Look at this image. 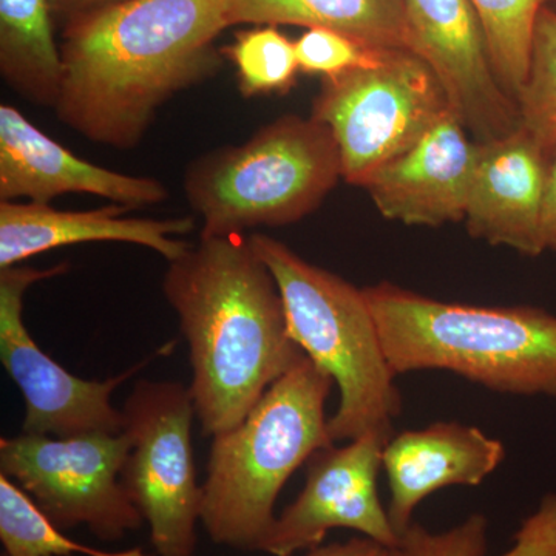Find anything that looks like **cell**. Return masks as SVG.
<instances>
[{"label":"cell","mask_w":556,"mask_h":556,"mask_svg":"<svg viewBox=\"0 0 556 556\" xmlns=\"http://www.w3.org/2000/svg\"><path fill=\"white\" fill-rule=\"evenodd\" d=\"M226 27L228 0H121L78 14L61 50L58 118L98 144L134 149L160 108L217 72Z\"/></svg>","instance_id":"1"},{"label":"cell","mask_w":556,"mask_h":556,"mask_svg":"<svg viewBox=\"0 0 556 556\" xmlns=\"http://www.w3.org/2000/svg\"><path fill=\"white\" fill-rule=\"evenodd\" d=\"M163 291L188 340L189 390L204 437L239 426L306 356L289 334L276 278L243 233L200 237L169 263Z\"/></svg>","instance_id":"2"},{"label":"cell","mask_w":556,"mask_h":556,"mask_svg":"<svg viewBox=\"0 0 556 556\" xmlns=\"http://www.w3.org/2000/svg\"><path fill=\"white\" fill-rule=\"evenodd\" d=\"M364 292L394 375L448 371L496 393L556 397L555 314L441 302L391 283Z\"/></svg>","instance_id":"3"},{"label":"cell","mask_w":556,"mask_h":556,"mask_svg":"<svg viewBox=\"0 0 556 556\" xmlns=\"http://www.w3.org/2000/svg\"><path fill=\"white\" fill-rule=\"evenodd\" d=\"M334 379L308 356L268 388L248 416L212 441L201 525L219 546L260 552L288 479L336 444L325 405Z\"/></svg>","instance_id":"4"},{"label":"cell","mask_w":556,"mask_h":556,"mask_svg":"<svg viewBox=\"0 0 556 556\" xmlns=\"http://www.w3.org/2000/svg\"><path fill=\"white\" fill-rule=\"evenodd\" d=\"M249 243L276 278L292 340L339 387V407L328 419L332 441L393 437L402 396L364 289L268 236L254 233Z\"/></svg>","instance_id":"5"},{"label":"cell","mask_w":556,"mask_h":556,"mask_svg":"<svg viewBox=\"0 0 556 556\" xmlns=\"http://www.w3.org/2000/svg\"><path fill=\"white\" fill-rule=\"evenodd\" d=\"M343 178L334 135L320 121L281 116L249 141L214 150L190 164V207L201 237L244 233L305 218Z\"/></svg>","instance_id":"6"},{"label":"cell","mask_w":556,"mask_h":556,"mask_svg":"<svg viewBox=\"0 0 556 556\" xmlns=\"http://www.w3.org/2000/svg\"><path fill=\"white\" fill-rule=\"evenodd\" d=\"M450 110L433 70L412 51L390 50L375 67L324 78L311 116L334 135L343 179L365 188Z\"/></svg>","instance_id":"7"},{"label":"cell","mask_w":556,"mask_h":556,"mask_svg":"<svg viewBox=\"0 0 556 556\" xmlns=\"http://www.w3.org/2000/svg\"><path fill=\"white\" fill-rule=\"evenodd\" d=\"M130 450L121 484L148 522L159 556H195L203 485L197 479L189 387L139 380L121 409Z\"/></svg>","instance_id":"8"},{"label":"cell","mask_w":556,"mask_h":556,"mask_svg":"<svg viewBox=\"0 0 556 556\" xmlns=\"http://www.w3.org/2000/svg\"><path fill=\"white\" fill-rule=\"evenodd\" d=\"M129 437L0 439V473L20 485L58 529L86 526L98 540H123L144 525L121 484Z\"/></svg>","instance_id":"9"},{"label":"cell","mask_w":556,"mask_h":556,"mask_svg":"<svg viewBox=\"0 0 556 556\" xmlns=\"http://www.w3.org/2000/svg\"><path fill=\"white\" fill-rule=\"evenodd\" d=\"M67 270V263L49 269H0V361L25 399L22 433L61 439L121 434L123 412L113 407L112 394L152 357L115 378L79 379L40 350L22 317L25 291Z\"/></svg>","instance_id":"10"},{"label":"cell","mask_w":556,"mask_h":556,"mask_svg":"<svg viewBox=\"0 0 556 556\" xmlns=\"http://www.w3.org/2000/svg\"><path fill=\"white\" fill-rule=\"evenodd\" d=\"M393 437L365 434L343 447L332 444L314 453L306 463L305 486L277 517L260 552L292 556L311 551L332 529L356 530L383 546L399 547L401 536L378 492L383 448Z\"/></svg>","instance_id":"11"},{"label":"cell","mask_w":556,"mask_h":556,"mask_svg":"<svg viewBox=\"0 0 556 556\" xmlns=\"http://www.w3.org/2000/svg\"><path fill=\"white\" fill-rule=\"evenodd\" d=\"M408 51L441 83L452 112L479 144L521 129L518 102L493 70L471 0H404Z\"/></svg>","instance_id":"12"},{"label":"cell","mask_w":556,"mask_h":556,"mask_svg":"<svg viewBox=\"0 0 556 556\" xmlns=\"http://www.w3.org/2000/svg\"><path fill=\"white\" fill-rule=\"evenodd\" d=\"M450 110L412 148L368 179L380 214L408 226H437L466 218L479 144Z\"/></svg>","instance_id":"13"},{"label":"cell","mask_w":556,"mask_h":556,"mask_svg":"<svg viewBox=\"0 0 556 556\" xmlns=\"http://www.w3.org/2000/svg\"><path fill=\"white\" fill-rule=\"evenodd\" d=\"M64 193H90L130 208L159 204V179L104 169L73 155L10 104L0 105V201L50 204Z\"/></svg>","instance_id":"14"},{"label":"cell","mask_w":556,"mask_h":556,"mask_svg":"<svg viewBox=\"0 0 556 556\" xmlns=\"http://www.w3.org/2000/svg\"><path fill=\"white\" fill-rule=\"evenodd\" d=\"M547 156L548 150L525 127L479 144L464 218L471 237L515 249L527 257L546 252L541 215Z\"/></svg>","instance_id":"15"},{"label":"cell","mask_w":556,"mask_h":556,"mask_svg":"<svg viewBox=\"0 0 556 556\" xmlns=\"http://www.w3.org/2000/svg\"><path fill=\"white\" fill-rule=\"evenodd\" d=\"M506 459L503 442L481 428L434 422L394 434L382 468L390 489L388 517L399 536L412 526L417 506L445 486L482 484Z\"/></svg>","instance_id":"16"},{"label":"cell","mask_w":556,"mask_h":556,"mask_svg":"<svg viewBox=\"0 0 556 556\" xmlns=\"http://www.w3.org/2000/svg\"><path fill=\"white\" fill-rule=\"evenodd\" d=\"M121 204L94 211H58L50 204L0 201V269L51 249L94 241H121L152 249L167 262L181 258L192 244L177 236L195 230V219L127 218Z\"/></svg>","instance_id":"17"},{"label":"cell","mask_w":556,"mask_h":556,"mask_svg":"<svg viewBox=\"0 0 556 556\" xmlns=\"http://www.w3.org/2000/svg\"><path fill=\"white\" fill-rule=\"evenodd\" d=\"M228 22L329 28L375 49L408 50L404 0H228Z\"/></svg>","instance_id":"18"},{"label":"cell","mask_w":556,"mask_h":556,"mask_svg":"<svg viewBox=\"0 0 556 556\" xmlns=\"http://www.w3.org/2000/svg\"><path fill=\"white\" fill-rule=\"evenodd\" d=\"M50 0H0V72L25 100L54 108L64 62L54 42Z\"/></svg>","instance_id":"19"},{"label":"cell","mask_w":556,"mask_h":556,"mask_svg":"<svg viewBox=\"0 0 556 556\" xmlns=\"http://www.w3.org/2000/svg\"><path fill=\"white\" fill-rule=\"evenodd\" d=\"M551 0H471L490 60L504 90L518 102L529 76L538 17Z\"/></svg>","instance_id":"20"},{"label":"cell","mask_w":556,"mask_h":556,"mask_svg":"<svg viewBox=\"0 0 556 556\" xmlns=\"http://www.w3.org/2000/svg\"><path fill=\"white\" fill-rule=\"evenodd\" d=\"M0 541L3 556H150L141 548L109 552L65 536L20 485L0 473Z\"/></svg>","instance_id":"21"},{"label":"cell","mask_w":556,"mask_h":556,"mask_svg":"<svg viewBox=\"0 0 556 556\" xmlns=\"http://www.w3.org/2000/svg\"><path fill=\"white\" fill-rule=\"evenodd\" d=\"M223 53L236 65L244 98L287 93L300 72L295 42L274 25L239 33L236 42Z\"/></svg>","instance_id":"22"},{"label":"cell","mask_w":556,"mask_h":556,"mask_svg":"<svg viewBox=\"0 0 556 556\" xmlns=\"http://www.w3.org/2000/svg\"><path fill=\"white\" fill-rule=\"evenodd\" d=\"M522 127L547 150L556 146V11L538 17L529 76L518 98Z\"/></svg>","instance_id":"23"},{"label":"cell","mask_w":556,"mask_h":556,"mask_svg":"<svg viewBox=\"0 0 556 556\" xmlns=\"http://www.w3.org/2000/svg\"><path fill=\"white\" fill-rule=\"evenodd\" d=\"M295 51L302 72L332 78L351 70L375 67L390 50L365 46L329 28H308L295 40Z\"/></svg>","instance_id":"24"},{"label":"cell","mask_w":556,"mask_h":556,"mask_svg":"<svg viewBox=\"0 0 556 556\" xmlns=\"http://www.w3.org/2000/svg\"><path fill=\"white\" fill-rule=\"evenodd\" d=\"M486 529L484 515L475 514L447 532H430L416 521L402 533V556H485Z\"/></svg>","instance_id":"25"},{"label":"cell","mask_w":556,"mask_h":556,"mask_svg":"<svg viewBox=\"0 0 556 556\" xmlns=\"http://www.w3.org/2000/svg\"><path fill=\"white\" fill-rule=\"evenodd\" d=\"M501 556H556V493L543 497L515 535V546Z\"/></svg>","instance_id":"26"},{"label":"cell","mask_w":556,"mask_h":556,"mask_svg":"<svg viewBox=\"0 0 556 556\" xmlns=\"http://www.w3.org/2000/svg\"><path fill=\"white\" fill-rule=\"evenodd\" d=\"M541 233H543L544 251L556 252V146L548 150Z\"/></svg>","instance_id":"27"},{"label":"cell","mask_w":556,"mask_h":556,"mask_svg":"<svg viewBox=\"0 0 556 556\" xmlns=\"http://www.w3.org/2000/svg\"><path fill=\"white\" fill-rule=\"evenodd\" d=\"M306 556H402L401 548L388 547L367 536L351 538L345 543L311 548Z\"/></svg>","instance_id":"28"},{"label":"cell","mask_w":556,"mask_h":556,"mask_svg":"<svg viewBox=\"0 0 556 556\" xmlns=\"http://www.w3.org/2000/svg\"><path fill=\"white\" fill-rule=\"evenodd\" d=\"M60 9L75 11L78 14L87 13V11L101 9V7L110 5V3L121 2V0H50Z\"/></svg>","instance_id":"29"},{"label":"cell","mask_w":556,"mask_h":556,"mask_svg":"<svg viewBox=\"0 0 556 556\" xmlns=\"http://www.w3.org/2000/svg\"><path fill=\"white\" fill-rule=\"evenodd\" d=\"M548 7H551V9H554L556 11V0H551V2H548Z\"/></svg>","instance_id":"30"},{"label":"cell","mask_w":556,"mask_h":556,"mask_svg":"<svg viewBox=\"0 0 556 556\" xmlns=\"http://www.w3.org/2000/svg\"><path fill=\"white\" fill-rule=\"evenodd\" d=\"M3 556V555H2Z\"/></svg>","instance_id":"31"}]
</instances>
